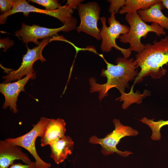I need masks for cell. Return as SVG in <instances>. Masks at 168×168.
I'll return each mask as SVG.
<instances>
[{
	"label": "cell",
	"mask_w": 168,
	"mask_h": 168,
	"mask_svg": "<svg viewBox=\"0 0 168 168\" xmlns=\"http://www.w3.org/2000/svg\"><path fill=\"white\" fill-rule=\"evenodd\" d=\"M115 14L111 13L108 19L109 26L106 24V18L104 16L100 18L102 27L100 30V35L102 40L100 49L103 52L110 51L113 48L120 51L123 54L124 57L128 58L131 54V51L129 48L124 49L118 46L116 42V40L119 38L120 36L128 33L129 27L121 24L116 20Z\"/></svg>",
	"instance_id": "5b68a950"
},
{
	"label": "cell",
	"mask_w": 168,
	"mask_h": 168,
	"mask_svg": "<svg viewBox=\"0 0 168 168\" xmlns=\"http://www.w3.org/2000/svg\"><path fill=\"white\" fill-rule=\"evenodd\" d=\"M66 125L63 119L48 118L44 133L41 138V146L49 145L53 142L64 136L66 130Z\"/></svg>",
	"instance_id": "5bb4252c"
},
{
	"label": "cell",
	"mask_w": 168,
	"mask_h": 168,
	"mask_svg": "<svg viewBox=\"0 0 168 168\" xmlns=\"http://www.w3.org/2000/svg\"><path fill=\"white\" fill-rule=\"evenodd\" d=\"M15 0H0V8L4 14L10 11L12 8Z\"/></svg>",
	"instance_id": "ffe728a7"
},
{
	"label": "cell",
	"mask_w": 168,
	"mask_h": 168,
	"mask_svg": "<svg viewBox=\"0 0 168 168\" xmlns=\"http://www.w3.org/2000/svg\"><path fill=\"white\" fill-rule=\"evenodd\" d=\"M161 0L151 6L148 9L140 10L137 12L142 20L145 23H156L163 29L168 30V17L162 13L164 9Z\"/></svg>",
	"instance_id": "9a60e30c"
},
{
	"label": "cell",
	"mask_w": 168,
	"mask_h": 168,
	"mask_svg": "<svg viewBox=\"0 0 168 168\" xmlns=\"http://www.w3.org/2000/svg\"><path fill=\"white\" fill-rule=\"evenodd\" d=\"M113 122L115 128L112 132L103 138H98L96 136H92L89 138V142L93 144H100L101 147V152L104 156L115 153L124 157L128 156L133 153L119 150L117 146L122 138L127 136H136L138 134V133L131 127L123 125L119 119H115Z\"/></svg>",
	"instance_id": "277c9868"
},
{
	"label": "cell",
	"mask_w": 168,
	"mask_h": 168,
	"mask_svg": "<svg viewBox=\"0 0 168 168\" xmlns=\"http://www.w3.org/2000/svg\"><path fill=\"white\" fill-rule=\"evenodd\" d=\"M49 38L43 39L38 45L32 49L27 47L26 53L23 56L21 65L17 70L12 71L8 74L2 77L5 79L3 82L8 83L21 79L23 76L33 73L34 70L33 65L35 62L38 60L42 62L46 61V59L42 54V51L49 42Z\"/></svg>",
	"instance_id": "30bf717a"
},
{
	"label": "cell",
	"mask_w": 168,
	"mask_h": 168,
	"mask_svg": "<svg viewBox=\"0 0 168 168\" xmlns=\"http://www.w3.org/2000/svg\"><path fill=\"white\" fill-rule=\"evenodd\" d=\"M9 168H35V162L32 161L29 164H23L19 163H13Z\"/></svg>",
	"instance_id": "7402d4cb"
},
{
	"label": "cell",
	"mask_w": 168,
	"mask_h": 168,
	"mask_svg": "<svg viewBox=\"0 0 168 168\" xmlns=\"http://www.w3.org/2000/svg\"><path fill=\"white\" fill-rule=\"evenodd\" d=\"M125 19L129 25V30L128 33L120 36V41L123 43H129L130 50L138 53L145 49V44L141 43V39L146 38L149 32H154L159 36L166 33L164 29L158 24L152 23L149 25L144 22L137 12L126 14Z\"/></svg>",
	"instance_id": "3957f363"
},
{
	"label": "cell",
	"mask_w": 168,
	"mask_h": 168,
	"mask_svg": "<svg viewBox=\"0 0 168 168\" xmlns=\"http://www.w3.org/2000/svg\"><path fill=\"white\" fill-rule=\"evenodd\" d=\"M76 19L72 16L71 19L63 26L58 28H49L36 25H28L24 23L21 24L20 29L16 31L15 35L27 44L32 42L38 45L40 42L38 40L51 37L60 31L68 32L76 28Z\"/></svg>",
	"instance_id": "52a82bcc"
},
{
	"label": "cell",
	"mask_w": 168,
	"mask_h": 168,
	"mask_svg": "<svg viewBox=\"0 0 168 168\" xmlns=\"http://www.w3.org/2000/svg\"><path fill=\"white\" fill-rule=\"evenodd\" d=\"M104 60L106 65V69L103 68L101 75L106 77V83L98 84L94 78L89 79L91 86L90 92L99 93V98L100 101L108 96V92L111 89L117 88L121 94V96L116 100L123 101V104H127L130 100L128 93L125 91L126 88L129 87V82L135 79L138 74V64L133 58L129 59L119 57L116 60V65L108 62L102 54H99Z\"/></svg>",
	"instance_id": "6da1fadb"
},
{
	"label": "cell",
	"mask_w": 168,
	"mask_h": 168,
	"mask_svg": "<svg viewBox=\"0 0 168 168\" xmlns=\"http://www.w3.org/2000/svg\"><path fill=\"white\" fill-rule=\"evenodd\" d=\"M44 7L45 10L48 11H53L58 9L62 7L56 0H29Z\"/></svg>",
	"instance_id": "ac0fdd59"
},
{
	"label": "cell",
	"mask_w": 168,
	"mask_h": 168,
	"mask_svg": "<svg viewBox=\"0 0 168 168\" xmlns=\"http://www.w3.org/2000/svg\"><path fill=\"white\" fill-rule=\"evenodd\" d=\"M36 72L26 76L24 78L14 82L4 83L0 84V92L4 96L5 100L2 106L4 109L9 107L11 111L16 114V102L20 93L25 91V86L30 79H35Z\"/></svg>",
	"instance_id": "8fae6325"
},
{
	"label": "cell",
	"mask_w": 168,
	"mask_h": 168,
	"mask_svg": "<svg viewBox=\"0 0 168 168\" xmlns=\"http://www.w3.org/2000/svg\"><path fill=\"white\" fill-rule=\"evenodd\" d=\"M139 120L142 123L147 125L151 129L152 133L151 138L152 140L155 141H158L161 139V128L164 126L168 125V120H160L155 121L153 119H150L144 117Z\"/></svg>",
	"instance_id": "e0dca14e"
},
{
	"label": "cell",
	"mask_w": 168,
	"mask_h": 168,
	"mask_svg": "<svg viewBox=\"0 0 168 168\" xmlns=\"http://www.w3.org/2000/svg\"><path fill=\"white\" fill-rule=\"evenodd\" d=\"M153 43L145 44L144 49L136 55V60L141 70L131 88V92H133L134 85L142 82L145 77L150 76L158 79L167 72L163 66L168 63V36L159 41L156 40Z\"/></svg>",
	"instance_id": "7a4b0ae2"
},
{
	"label": "cell",
	"mask_w": 168,
	"mask_h": 168,
	"mask_svg": "<svg viewBox=\"0 0 168 168\" xmlns=\"http://www.w3.org/2000/svg\"><path fill=\"white\" fill-rule=\"evenodd\" d=\"M48 118L42 117L36 124L33 125L32 129L26 134L14 138H9L5 140L13 145L22 147L27 150L35 160V168H50V163L43 161L38 155L35 142L38 137H42L44 133Z\"/></svg>",
	"instance_id": "8992f818"
},
{
	"label": "cell",
	"mask_w": 168,
	"mask_h": 168,
	"mask_svg": "<svg viewBox=\"0 0 168 168\" xmlns=\"http://www.w3.org/2000/svg\"><path fill=\"white\" fill-rule=\"evenodd\" d=\"M82 0H68L66 5L72 9H77L78 6L82 2Z\"/></svg>",
	"instance_id": "603a6c76"
},
{
	"label": "cell",
	"mask_w": 168,
	"mask_h": 168,
	"mask_svg": "<svg viewBox=\"0 0 168 168\" xmlns=\"http://www.w3.org/2000/svg\"><path fill=\"white\" fill-rule=\"evenodd\" d=\"M16 160L21 161L25 164L31 163L26 154L21 147L13 145L5 140L0 141V168H9Z\"/></svg>",
	"instance_id": "7c38bea8"
},
{
	"label": "cell",
	"mask_w": 168,
	"mask_h": 168,
	"mask_svg": "<svg viewBox=\"0 0 168 168\" xmlns=\"http://www.w3.org/2000/svg\"><path fill=\"white\" fill-rule=\"evenodd\" d=\"M73 10L66 4L61 8L53 11H48L30 5L25 0H15L12 9L9 12L0 16V23H5L7 17L17 12H22L27 16L30 12H36L48 15L59 20L64 25L68 23L72 17Z\"/></svg>",
	"instance_id": "ba28073f"
},
{
	"label": "cell",
	"mask_w": 168,
	"mask_h": 168,
	"mask_svg": "<svg viewBox=\"0 0 168 168\" xmlns=\"http://www.w3.org/2000/svg\"><path fill=\"white\" fill-rule=\"evenodd\" d=\"M74 142L69 136L64 135L51 143L50 157L54 162L59 164L63 162L74 148Z\"/></svg>",
	"instance_id": "4fadbf2b"
},
{
	"label": "cell",
	"mask_w": 168,
	"mask_h": 168,
	"mask_svg": "<svg viewBox=\"0 0 168 168\" xmlns=\"http://www.w3.org/2000/svg\"><path fill=\"white\" fill-rule=\"evenodd\" d=\"M160 0H126L125 5L120 9V14H129L140 10L148 9L152 5L159 2Z\"/></svg>",
	"instance_id": "2e32d148"
},
{
	"label": "cell",
	"mask_w": 168,
	"mask_h": 168,
	"mask_svg": "<svg viewBox=\"0 0 168 168\" xmlns=\"http://www.w3.org/2000/svg\"><path fill=\"white\" fill-rule=\"evenodd\" d=\"M77 9L80 19L79 26L76 28L78 33L84 32L97 39H101L100 30L97 27L101 8L96 2L80 3Z\"/></svg>",
	"instance_id": "9c48e42d"
},
{
	"label": "cell",
	"mask_w": 168,
	"mask_h": 168,
	"mask_svg": "<svg viewBox=\"0 0 168 168\" xmlns=\"http://www.w3.org/2000/svg\"><path fill=\"white\" fill-rule=\"evenodd\" d=\"M14 44L13 41L12 40H10L9 38L0 39V48L3 49V51H6L8 49Z\"/></svg>",
	"instance_id": "44dd1931"
},
{
	"label": "cell",
	"mask_w": 168,
	"mask_h": 168,
	"mask_svg": "<svg viewBox=\"0 0 168 168\" xmlns=\"http://www.w3.org/2000/svg\"><path fill=\"white\" fill-rule=\"evenodd\" d=\"M110 3L109 12L111 13L115 14L119 12L120 9L125 4V0H109L107 1Z\"/></svg>",
	"instance_id": "d6986e66"
},
{
	"label": "cell",
	"mask_w": 168,
	"mask_h": 168,
	"mask_svg": "<svg viewBox=\"0 0 168 168\" xmlns=\"http://www.w3.org/2000/svg\"><path fill=\"white\" fill-rule=\"evenodd\" d=\"M164 7L168 9V0H161Z\"/></svg>",
	"instance_id": "cb8c5ba5"
}]
</instances>
